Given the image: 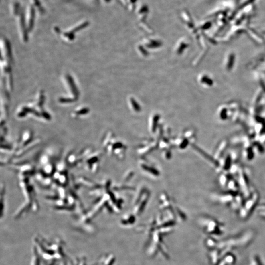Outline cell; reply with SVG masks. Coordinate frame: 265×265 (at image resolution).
Returning <instances> with one entry per match:
<instances>
[{
    "mask_svg": "<svg viewBox=\"0 0 265 265\" xmlns=\"http://www.w3.org/2000/svg\"><path fill=\"white\" fill-rule=\"evenodd\" d=\"M1 69L2 74H4V86L5 91H9V90H11L12 88L11 68L12 58L11 45L7 39L5 38H2L1 39Z\"/></svg>",
    "mask_w": 265,
    "mask_h": 265,
    "instance_id": "6da1fadb",
    "label": "cell"
},
{
    "mask_svg": "<svg viewBox=\"0 0 265 265\" xmlns=\"http://www.w3.org/2000/svg\"><path fill=\"white\" fill-rule=\"evenodd\" d=\"M45 102V96L44 92L41 91L40 93L37 101L33 104V105L24 106L22 108L19 112V116H25L27 114H33L38 117H42L45 119H48L50 115L44 110V103Z\"/></svg>",
    "mask_w": 265,
    "mask_h": 265,
    "instance_id": "7a4b0ae2",
    "label": "cell"
},
{
    "mask_svg": "<svg viewBox=\"0 0 265 265\" xmlns=\"http://www.w3.org/2000/svg\"><path fill=\"white\" fill-rule=\"evenodd\" d=\"M90 24V22L87 20L82 21L78 23L76 26L73 27L66 31H62L60 28L57 27L54 28V31L57 35H60L62 38L68 41H72L74 40L76 33L80 31L84 28L87 27Z\"/></svg>",
    "mask_w": 265,
    "mask_h": 265,
    "instance_id": "3957f363",
    "label": "cell"
},
{
    "mask_svg": "<svg viewBox=\"0 0 265 265\" xmlns=\"http://www.w3.org/2000/svg\"><path fill=\"white\" fill-rule=\"evenodd\" d=\"M24 11V17L28 31L29 32L32 31L35 25V14L37 12L35 7L31 4L27 5Z\"/></svg>",
    "mask_w": 265,
    "mask_h": 265,
    "instance_id": "277c9868",
    "label": "cell"
},
{
    "mask_svg": "<svg viewBox=\"0 0 265 265\" xmlns=\"http://www.w3.org/2000/svg\"><path fill=\"white\" fill-rule=\"evenodd\" d=\"M29 3L35 7L37 12L40 13L41 14H43L45 12V10L41 3L40 0H29Z\"/></svg>",
    "mask_w": 265,
    "mask_h": 265,
    "instance_id": "5b68a950",
    "label": "cell"
},
{
    "mask_svg": "<svg viewBox=\"0 0 265 265\" xmlns=\"http://www.w3.org/2000/svg\"><path fill=\"white\" fill-rule=\"evenodd\" d=\"M89 109L88 108H82L80 110H78L75 112L76 115H79L80 114H84L88 113Z\"/></svg>",
    "mask_w": 265,
    "mask_h": 265,
    "instance_id": "8992f818",
    "label": "cell"
}]
</instances>
